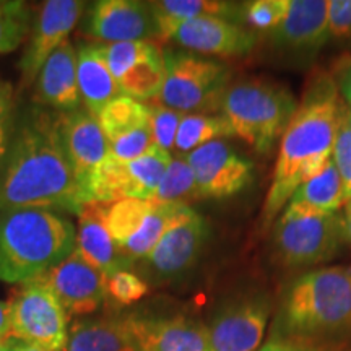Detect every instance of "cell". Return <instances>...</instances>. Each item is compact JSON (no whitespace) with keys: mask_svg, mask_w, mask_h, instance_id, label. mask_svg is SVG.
Returning <instances> with one entry per match:
<instances>
[{"mask_svg":"<svg viewBox=\"0 0 351 351\" xmlns=\"http://www.w3.org/2000/svg\"><path fill=\"white\" fill-rule=\"evenodd\" d=\"M88 200L65 155L59 112L26 109L0 161V208L80 213Z\"/></svg>","mask_w":351,"mask_h":351,"instance_id":"cell-1","label":"cell"},{"mask_svg":"<svg viewBox=\"0 0 351 351\" xmlns=\"http://www.w3.org/2000/svg\"><path fill=\"white\" fill-rule=\"evenodd\" d=\"M343 99L328 73H320L306 86L298 109L282 140L269 194L263 204V221L270 225L287 207L296 189L322 173L332 160Z\"/></svg>","mask_w":351,"mask_h":351,"instance_id":"cell-2","label":"cell"},{"mask_svg":"<svg viewBox=\"0 0 351 351\" xmlns=\"http://www.w3.org/2000/svg\"><path fill=\"white\" fill-rule=\"evenodd\" d=\"M69 218L44 208H0V282L26 283L75 251Z\"/></svg>","mask_w":351,"mask_h":351,"instance_id":"cell-3","label":"cell"},{"mask_svg":"<svg viewBox=\"0 0 351 351\" xmlns=\"http://www.w3.org/2000/svg\"><path fill=\"white\" fill-rule=\"evenodd\" d=\"M276 335L309 343L351 328V267L309 270L285 293Z\"/></svg>","mask_w":351,"mask_h":351,"instance_id":"cell-4","label":"cell"},{"mask_svg":"<svg viewBox=\"0 0 351 351\" xmlns=\"http://www.w3.org/2000/svg\"><path fill=\"white\" fill-rule=\"evenodd\" d=\"M298 104L287 86L261 78H245L226 88L219 112L230 125L231 135L261 155H267L282 140Z\"/></svg>","mask_w":351,"mask_h":351,"instance_id":"cell-5","label":"cell"},{"mask_svg":"<svg viewBox=\"0 0 351 351\" xmlns=\"http://www.w3.org/2000/svg\"><path fill=\"white\" fill-rule=\"evenodd\" d=\"M346 241L343 217L287 205L271 234L275 258L287 269H304L332 261Z\"/></svg>","mask_w":351,"mask_h":351,"instance_id":"cell-6","label":"cell"},{"mask_svg":"<svg viewBox=\"0 0 351 351\" xmlns=\"http://www.w3.org/2000/svg\"><path fill=\"white\" fill-rule=\"evenodd\" d=\"M165 80L155 101L184 114H213L230 86V70L219 60L191 51H166Z\"/></svg>","mask_w":351,"mask_h":351,"instance_id":"cell-7","label":"cell"},{"mask_svg":"<svg viewBox=\"0 0 351 351\" xmlns=\"http://www.w3.org/2000/svg\"><path fill=\"white\" fill-rule=\"evenodd\" d=\"M8 304L13 339L51 351H64L69 315L46 285L38 278L21 283Z\"/></svg>","mask_w":351,"mask_h":351,"instance_id":"cell-8","label":"cell"},{"mask_svg":"<svg viewBox=\"0 0 351 351\" xmlns=\"http://www.w3.org/2000/svg\"><path fill=\"white\" fill-rule=\"evenodd\" d=\"M171 161V153L156 145L132 161H121L109 155L91 174L88 182L90 199L104 204L125 199L150 200Z\"/></svg>","mask_w":351,"mask_h":351,"instance_id":"cell-9","label":"cell"},{"mask_svg":"<svg viewBox=\"0 0 351 351\" xmlns=\"http://www.w3.org/2000/svg\"><path fill=\"white\" fill-rule=\"evenodd\" d=\"M179 208L138 199H125L109 205L106 217L109 232L129 265L143 261L153 251Z\"/></svg>","mask_w":351,"mask_h":351,"instance_id":"cell-10","label":"cell"},{"mask_svg":"<svg viewBox=\"0 0 351 351\" xmlns=\"http://www.w3.org/2000/svg\"><path fill=\"white\" fill-rule=\"evenodd\" d=\"M208 225L192 207H181L145 261V271L156 282L181 278L199 261Z\"/></svg>","mask_w":351,"mask_h":351,"instance_id":"cell-11","label":"cell"},{"mask_svg":"<svg viewBox=\"0 0 351 351\" xmlns=\"http://www.w3.org/2000/svg\"><path fill=\"white\" fill-rule=\"evenodd\" d=\"M99 51L122 95L137 101L158 98L165 80V59L156 43H114L99 46Z\"/></svg>","mask_w":351,"mask_h":351,"instance_id":"cell-12","label":"cell"},{"mask_svg":"<svg viewBox=\"0 0 351 351\" xmlns=\"http://www.w3.org/2000/svg\"><path fill=\"white\" fill-rule=\"evenodd\" d=\"M200 199H226L239 194L254 178V165L225 140H213L187 156Z\"/></svg>","mask_w":351,"mask_h":351,"instance_id":"cell-13","label":"cell"},{"mask_svg":"<svg viewBox=\"0 0 351 351\" xmlns=\"http://www.w3.org/2000/svg\"><path fill=\"white\" fill-rule=\"evenodd\" d=\"M270 301L243 296L218 311L207 327L210 351H257L269 326Z\"/></svg>","mask_w":351,"mask_h":351,"instance_id":"cell-14","label":"cell"},{"mask_svg":"<svg viewBox=\"0 0 351 351\" xmlns=\"http://www.w3.org/2000/svg\"><path fill=\"white\" fill-rule=\"evenodd\" d=\"M38 280L54 293L69 317L96 313L108 298V276L90 265L77 249Z\"/></svg>","mask_w":351,"mask_h":351,"instance_id":"cell-15","label":"cell"},{"mask_svg":"<svg viewBox=\"0 0 351 351\" xmlns=\"http://www.w3.org/2000/svg\"><path fill=\"white\" fill-rule=\"evenodd\" d=\"M85 2L78 0H47L43 3L34 20L32 41L20 62V88L29 86L36 80L44 62L64 41L80 20Z\"/></svg>","mask_w":351,"mask_h":351,"instance_id":"cell-16","label":"cell"},{"mask_svg":"<svg viewBox=\"0 0 351 351\" xmlns=\"http://www.w3.org/2000/svg\"><path fill=\"white\" fill-rule=\"evenodd\" d=\"M85 33L99 43H156V25L148 2L101 0L91 7Z\"/></svg>","mask_w":351,"mask_h":351,"instance_id":"cell-17","label":"cell"},{"mask_svg":"<svg viewBox=\"0 0 351 351\" xmlns=\"http://www.w3.org/2000/svg\"><path fill=\"white\" fill-rule=\"evenodd\" d=\"M125 322L138 351H210L207 326L184 314H129Z\"/></svg>","mask_w":351,"mask_h":351,"instance_id":"cell-18","label":"cell"},{"mask_svg":"<svg viewBox=\"0 0 351 351\" xmlns=\"http://www.w3.org/2000/svg\"><path fill=\"white\" fill-rule=\"evenodd\" d=\"M184 49L200 56L241 57L252 52L256 33L236 21L218 16H200L179 25L171 36Z\"/></svg>","mask_w":351,"mask_h":351,"instance_id":"cell-19","label":"cell"},{"mask_svg":"<svg viewBox=\"0 0 351 351\" xmlns=\"http://www.w3.org/2000/svg\"><path fill=\"white\" fill-rule=\"evenodd\" d=\"M59 132L73 174L88 194L91 174L111 155L106 135L101 129L98 117L86 109L59 112Z\"/></svg>","mask_w":351,"mask_h":351,"instance_id":"cell-20","label":"cell"},{"mask_svg":"<svg viewBox=\"0 0 351 351\" xmlns=\"http://www.w3.org/2000/svg\"><path fill=\"white\" fill-rule=\"evenodd\" d=\"M269 34L285 54L314 57L328 41L327 0H289L283 21Z\"/></svg>","mask_w":351,"mask_h":351,"instance_id":"cell-21","label":"cell"},{"mask_svg":"<svg viewBox=\"0 0 351 351\" xmlns=\"http://www.w3.org/2000/svg\"><path fill=\"white\" fill-rule=\"evenodd\" d=\"M111 204L88 200L78 213L75 249L85 261L108 278L119 270H125L129 262L114 243L108 228V208Z\"/></svg>","mask_w":351,"mask_h":351,"instance_id":"cell-22","label":"cell"},{"mask_svg":"<svg viewBox=\"0 0 351 351\" xmlns=\"http://www.w3.org/2000/svg\"><path fill=\"white\" fill-rule=\"evenodd\" d=\"M77 60L75 47L67 39L44 62L36 78L33 99L43 106L59 109L60 112L77 111L82 103Z\"/></svg>","mask_w":351,"mask_h":351,"instance_id":"cell-23","label":"cell"},{"mask_svg":"<svg viewBox=\"0 0 351 351\" xmlns=\"http://www.w3.org/2000/svg\"><path fill=\"white\" fill-rule=\"evenodd\" d=\"M64 351H138L124 317L82 319L69 328Z\"/></svg>","mask_w":351,"mask_h":351,"instance_id":"cell-24","label":"cell"},{"mask_svg":"<svg viewBox=\"0 0 351 351\" xmlns=\"http://www.w3.org/2000/svg\"><path fill=\"white\" fill-rule=\"evenodd\" d=\"M78 90L85 109L95 117L111 103L112 99L122 96V91L114 77L109 72L99 46L80 47L77 60Z\"/></svg>","mask_w":351,"mask_h":351,"instance_id":"cell-25","label":"cell"},{"mask_svg":"<svg viewBox=\"0 0 351 351\" xmlns=\"http://www.w3.org/2000/svg\"><path fill=\"white\" fill-rule=\"evenodd\" d=\"M150 3L156 25V41H169L179 25L200 16H218L239 23V5L218 0H160ZM241 25V23H239Z\"/></svg>","mask_w":351,"mask_h":351,"instance_id":"cell-26","label":"cell"},{"mask_svg":"<svg viewBox=\"0 0 351 351\" xmlns=\"http://www.w3.org/2000/svg\"><path fill=\"white\" fill-rule=\"evenodd\" d=\"M288 205L332 213H337L341 207H345L343 182L333 161H328L322 173L298 187Z\"/></svg>","mask_w":351,"mask_h":351,"instance_id":"cell-27","label":"cell"},{"mask_svg":"<svg viewBox=\"0 0 351 351\" xmlns=\"http://www.w3.org/2000/svg\"><path fill=\"white\" fill-rule=\"evenodd\" d=\"M98 122L111 145L150 127V109L142 101L122 95L99 112Z\"/></svg>","mask_w":351,"mask_h":351,"instance_id":"cell-28","label":"cell"},{"mask_svg":"<svg viewBox=\"0 0 351 351\" xmlns=\"http://www.w3.org/2000/svg\"><path fill=\"white\" fill-rule=\"evenodd\" d=\"M221 137H232L221 114H186L179 124L174 150L178 156H187L197 148Z\"/></svg>","mask_w":351,"mask_h":351,"instance_id":"cell-29","label":"cell"},{"mask_svg":"<svg viewBox=\"0 0 351 351\" xmlns=\"http://www.w3.org/2000/svg\"><path fill=\"white\" fill-rule=\"evenodd\" d=\"M150 200L155 204L176 205V207H191L192 202L200 200L194 173L186 158H173Z\"/></svg>","mask_w":351,"mask_h":351,"instance_id":"cell-30","label":"cell"},{"mask_svg":"<svg viewBox=\"0 0 351 351\" xmlns=\"http://www.w3.org/2000/svg\"><path fill=\"white\" fill-rule=\"evenodd\" d=\"M32 33V15L23 2H0V54L15 51Z\"/></svg>","mask_w":351,"mask_h":351,"instance_id":"cell-31","label":"cell"},{"mask_svg":"<svg viewBox=\"0 0 351 351\" xmlns=\"http://www.w3.org/2000/svg\"><path fill=\"white\" fill-rule=\"evenodd\" d=\"M288 7L289 0H254L241 3L239 23L247 25L254 33H271L283 21Z\"/></svg>","mask_w":351,"mask_h":351,"instance_id":"cell-32","label":"cell"},{"mask_svg":"<svg viewBox=\"0 0 351 351\" xmlns=\"http://www.w3.org/2000/svg\"><path fill=\"white\" fill-rule=\"evenodd\" d=\"M148 109H150V129L153 142L161 150L171 153V150H174L179 124H181L186 114L166 108L158 101L148 103Z\"/></svg>","mask_w":351,"mask_h":351,"instance_id":"cell-33","label":"cell"},{"mask_svg":"<svg viewBox=\"0 0 351 351\" xmlns=\"http://www.w3.org/2000/svg\"><path fill=\"white\" fill-rule=\"evenodd\" d=\"M332 161L339 171L346 204L351 202V108L343 104L340 117L339 132H337L335 145H333Z\"/></svg>","mask_w":351,"mask_h":351,"instance_id":"cell-34","label":"cell"},{"mask_svg":"<svg viewBox=\"0 0 351 351\" xmlns=\"http://www.w3.org/2000/svg\"><path fill=\"white\" fill-rule=\"evenodd\" d=\"M108 296L117 306H132L148 295V283L129 270H119L108 278Z\"/></svg>","mask_w":351,"mask_h":351,"instance_id":"cell-35","label":"cell"},{"mask_svg":"<svg viewBox=\"0 0 351 351\" xmlns=\"http://www.w3.org/2000/svg\"><path fill=\"white\" fill-rule=\"evenodd\" d=\"M328 38L351 39V0H327Z\"/></svg>","mask_w":351,"mask_h":351,"instance_id":"cell-36","label":"cell"},{"mask_svg":"<svg viewBox=\"0 0 351 351\" xmlns=\"http://www.w3.org/2000/svg\"><path fill=\"white\" fill-rule=\"evenodd\" d=\"M12 111H13V86L12 83L0 80V161L5 155L8 140L12 134Z\"/></svg>","mask_w":351,"mask_h":351,"instance_id":"cell-37","label":"cell"},{"mask_svg":"<svg viewBox=\"0 0 351 351\" xmlns=\"http://www.w3.org/2000/svg\"><path fill=\"white\" fill-rule=\"evenodd\" d=\"M333 82L346 106L351 108V56L343 57L333 69Z\"/></svg>","mask_w":351,"mask_h":351,"instance_id":"cell-38","label":"cell"},{"mask_svg":"<svg viewBox=\"0 0 351 351\" xmlns=\"http://www.w3.org/2000/svg\"><path fill=\"white\" fill-rule=\"evenodd\" d=\"M257 351H320L315 346L304 343V341L287 339V337L275 335L269 341H265Z\"/></svg>","mask_w":351,"mask_h":351,"instance_id":"cell-39","label":"cell"},{"mask_svg":"<svg viewBox=\"0 0 351 351\" xmlns=\"http://www.w3.org/2000/svg\"><path fill=\"white\" fill-rule=\"evenodd\" d=\"M12 339V319L10 304L7 301H0V345Z\"/></svg>","mask_w":351,"mask_h":351,"instance_id":"cell-40","label":"cell"},{"mask_svg":"<svg viewBox=\"0 0 351 351\" xmlns=\"http://www.w3.org/2000/svg\"><path fill=\"white\" fill-rule=\"evenodd\" d=\"M5 346L10 351H51L47 348H43L39 345H33V343H26L23 340H16V339H8L5 341Z\"/></svg>","mask_w":351,"mask_h":351,"instance_id":"cell-41","label":"cell"},{"mask_svg":"<svg viewBox=\"0 0 351 351\" xmlns=\"http://www.w3.org/2000/svg\"><path fill=\"white\" fill-rule=\"evenodd\" d=\"M343 226H345V236L346 241L351 243V202L345 205V212H343Z\"/></svg>","mask_w":351,"mask_h":351,"instance_id":"cell-42","label":"cell"},{"mask_svg":"<svg viewBox=\"0 0 351 351\" xmlns=\"http://www.w3.org/2000/svg\"><path fill=\"white\" fill-rule=\"evenodd\" d=\"M0 351H10V350H8L7 346H5V343H3V345H0Z\"/></svg>","mask_w":351,"mask_h":351,"instance_id":"cell-43","label":"cell"}]
</instances>
